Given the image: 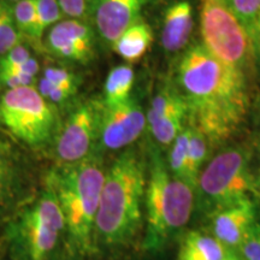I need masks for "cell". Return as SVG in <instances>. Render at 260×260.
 I'll return each mask as SVG.
<instances>
[{
	"instance_id": "obj_1",
	"label": "cell",
	"mask_w": 260,
	"mask_h": 260,
	"mask_svg": "<svg viewBox=\"0 0 260 260\" xmlns=\"http://www.w3.org/2000/svg\"><path fill=\"white\" fill-rule=\"evenodd\" d=\"M177 84L188 110V124L211 145L235 135L249 111L245 74L228 67L203 45H194L177 67Z\"/></svg>"
},
{
	"instance_id": "obj_2",
	"label": "cell",
	"mask_w": 260,
	"mask_h": 260,
	"mask_svg": "<svg viewBox=\"0 0 260 260\" xmlns=\"http://www.w3.org/2000/svg\"><path fill=\"white\" fill-rule=\"evenodd\" d=\"M147 176L139 155L126 151L106 171L95 219V240L123 245L142 223Z\"/></svg>"
},
{
	"instance_id": "obj_3",
	"label": "cell",
	"mask_w": 260,
	"mask_h": 260,
	"mask_svg": "<svg viewBox=\"0 0 260 260\" xmlns=\"http://www.w3.org/2000/svg\"><path fill=\"white\" fill-rule=\"evenodd\" d=\"M106 171L95 158L51 174L52 188L63 212L68 239L86 252L95 240V219Z\"/></svg>"
},
{
	"instance_id": "obj_4",
	"label": "cell",
	"mask_w": 260,
	"mask_h": 260,
	"mask_svg": "<svg viewBox=\"0 0 260 260\" xmlns=\"http://www.w3.org/2000/svg\"><path fill=\"white\" fill-rule=\"evenodd\" d=\"M195 189L177 178L160 158L152 159L145 191V246L158 249L189 222Z\"/></svg>"
},
{
	"instance_id": "obj_5",
	"label": "cell",
	"mask_w": 260,
	"mask_h": 260,
	"mask_svg": "<svg viewBox=\"0 0 260 260\" xmlns=\"http://www.w3.org/2000/svg\"><path fill=\"white\" fill-rule=\"evenodd\" d=\"M10 243L22 260H51L68 236L63 212L48 186L19 211L9 229Z\"/></svg>"
},
{
	"instance_id": "obj_6",
	"label": "cell",
	"mask_w": 260,
	"mask_h": 260,
	"mask_svg": "<svg viewBox=\"0 0 260 260\" xmlns=\"http://www.w3.org/2000/svg\"><path fill=\"white\" fill-rule=\"evenodd\" d=\"M200 32L203 46L228 67L245 74L254 46L245 25L225 0H201Z\"/></svg>"
},
{
	"instance_id": "obj_7",
	"label": "cell",
	"mask_w": 260,
	"mask_h": 260,
	"mask_svg": "<svg viewBox=\"0 0 260 260\" xmlns=\"http://www.w3.org/2000/svg\"><path fill=\"white\" fill-rule=\"evenodd\" d=\"M253 190L248 153L241 147L224 148L214 155L200 171L195 186V193L210 212L251 197Z\"/></svg>"
},
{
	"instance_id": "obj_8",
	"label": "cell",
	"mask_w": 260,
	"mask_h": 260,
	"mask_svg": "<svg viewBox=\"0 0 260 260\" xmlns=\"http://www.w3.org/2000/svg\"><path fill=\"white\" fill-rule=\"evenodd\" d=\"M0 124L19 141L40 146L53 135L56 113L32 86L6 89L0 98Z\"/></svg>"
},
{
	"instance_id": "obj_9",
	"label": "cell",
	"mask_w": 260,
	"mask_h": 260,
	"mask_svg": "<svg viewBox=\"0 0 260 260\" xmlns=\"http://www.w3.org/2000/svg\"><path fill=\"white\" fill-rule=\"evenodd\" d=\"M100 106L84 103L71 112L57 140L56 153L65 167L90 158L95 139L99 138Z\"/></svg>"
},
{
	"instance_id": "obj_10",
	"label": "cell",
	"mask_w": 260,
	"mask_h": 260,
	"mask_svg": "<svg viewBox=\"0 0 260 260\" xmlns=\"http://www.w3.org/2000/svg\"><path fill=\"white\" fill-rule=\"evenodd\" d=\"M146 126V113L132 98L118 105L100 107L99 140L109 151H118L134 144Z\"/></svg>"
},
{
	"instance_id": "obj_11",
	"label": "cell",
	"mask_w": 260,
	"mask_h": 260,
	"mask_svg": "<svg viewBox=\"0 0 260 260\" xmlns=\"http://www.w3.org/2000/svg\"><path fill=\"white\" fill-rule=\"evenodd\" d=\"M256 218L255 203L251 197L243 198L211 212V234L226 248L237 249Z\"/></svg>"
},
{
	"instance_id": "obj_12",
	"label": "cell",
	"mask_w": 260,
	"mask_h": 260,
	"mask_svg": "<svg viewBox=\"0 0 260 260\" xmlns=\"http://www.w3.org/2000/svg\"><path fill=\"white\" fill-rule=\"evenodd\" d=\"M146 0H95L94 19L104 40L113 44L130 25L140 21Z\"/></svg>"
},
{
	"instance_id": "obj_13",
	"label": "cell",
	"mask_w": 260,
	"mask_h": 260,
	"mask_svg": "<svg viewBox=\"0 0 260 260\" xmlns=\"http://www.w3.org/2000/svg\"><path fill=\"white\" fill-rule=\"evenodd\" d=\"M48 46L65 59L86 63L93 54V35L89 27L76 19L59 22L51 29Z\"/></svg>"
},
{
	"instance_id": "obj_14",
	"label": "cell",
	"mask_w": 260,
	"mask_h": 260,
	"mask_svg": "<svg viewBox=\"0 0 260 260\" xmlns=\"http://www.w3.org/2000/svg\"><path fill=\"white\" fill-rule=\"evenodd\" d=\"M193 25V9L189 2L181 0L169 6L164 15L160 37L164 50L175 53L186 48Z\"/></svg>"
},
{
	"instance_id": "obj_15",
	"label": "cell",
	"mask_w": 260,
	"mask_h": 260,
	"mask_svg": "<svg viewBox=\"0 0 260 260\" xmlns=\"http://www.w3.org/2000/svg\"><path fill=\"white\" fill-rule=\"evenodd\" d=\"M228 249L212 234L189 232L182 239L177 260H223Z\"/></svg>"
},
{
	"instance_id": "obj_16",
	"label": "cell",
	"mask_w": 260,
	"mask_h": 260,
	"mask_svg": "<svg viewBox=\"0 0 260 260\" xmlns=\"http://www.w3.org/2000/svg\"><path fill=\"white\" fill-rule=\"evenodd\" d=\"M152 40L153 34L151 27L144 21H138L122 32L121 37L112 44V47L123 59L134 63L145 56Z\"/></svg>"
},
{
	"instance_id": "obj_17",
	"label": "cell",
	"mask_w": 260,
	"mask_h": 260,
	"mask_svg": "<svg viewBox=\"0 0 260 260\" xmlns=\"http://www.w3.org/2000/svg\"><path fill=\"white\" fill-rule=\"evenodd\" d=\"M188 124V110L186 102L170 110L155 121L148 123L147 126L155 141L164 147H170L178 134Z\"/></svg>"
},
{
	"instance_id": "obj_18",
	"label": "cell",
	"mask_w": 260,
	"mask_h": 260,
	"mask_svg": "<svg viewBox=\"0 0 260 260\" xmlns=\"http://www.w3.org/2000/svg\"><path fill=\"white\" fill-rule=\"evenodd\" d=\"M135 74L129 65H118L107 75L104 87V105H118L130 99Z\"/></svg>"
},
{
	"instance_id": "obj_19",
	"label": "cell",
	"mask_w": 260,
	"mask_h": 260,
	"mask_svg": "<svg viewBox=\"0 0 260 260\" xmlns=\"http://www.w3.org/2000/svg\"><path fill=\"white\" fill-rule=\"evenodd\" d=\"M189 125V124H188ZM190 126V125H189ZM211 144L209 140L200 132L190 126L189 145H188V165H187V180L188 183L195 189L197 180L200 171L203 170L207 162L210 153Z\"/></svg>"
},
{
	"instance_id": "obj_20",
	"label": "cell",
	"mask_w": 260,
	"mask_h": 260,
	"mask_svg": "<svg viewBox=\"0 0 260 260\" xmlns=\"http://www.w3.org/2000/svg\"><path fill=\"white\" fill-rule=\"evenodd\" d=\"M190 126L187 124L170 146L168 168L171 174L177 178L188 182L187 165H188V145H189Z\"/></svg>"
},
{
	"instance_id": "obj_21",
	"label": "cell",
	"mask_w": 260,
	"mask_h": 260,
	"mask_svg": "<svg viewBox=\"0 0 260 260\" xmlns=\"http://www.w3.org/2000/svg\"><path fill=\"white\" fill-rule=\"evenodd\" d=\"M253 39L260 22V0H225Z\"/></svg>"
},
{
	"instance_id": "obj_22",
	"label": "cell",
	"mask_w": 260,
	"mask_h": 260,
	"mask_svg": "<svg viewBox=\"0 0 260 260\" xmlns=\"http://www.w3.org/2000/svg\"><path fill=\"white\" fill-rule=\"evenodd\" d=\"M12 14L16 27L34 39L38 25L37 0H19Z\"/></svg>"
},
{
	"instance_id": "obj_23",
	"label": "cell",
	"mask_w": 260,
	"mask_h": 260,
	"mask_svg": "<svg viewBox=\"0 0 260 260\" xmlns=\"http://www.w3.org/2000/svg\"><path fill=\"white\" fill-rule=\"evenodd\" d=\"M38 25L35 31V40L40 41L44 32L61 17V11L58 0H37Z\"/></svg>"
},
{
	"instance_id": "obj_24",
	"label": "cell",
	"mask_w": 260,
	"mask_h": 260,
	"mask_svg": "<svg viewBox=\"0 0 260 260\" xmlns=\"http://www.w3.org/2000/svg\"><path fill=\"white\" fill-rule=\"evenodd\" d=\"M19 34L16 27L14 14L10 9L0 17V54L8 53L10 50L17 46Z\"/></svg>"
},
{
	"instance_id": "obj_25",
	"label": "cell",
	"mask_w": 260,
	"mask_h": 260,
	"mask_svg": "<svg viewBox=\"0 0 260 260\" xmlns=\"http://www.w3.org/2000/svg\"><path fill=\"white\" fill-rule=\"evenodd\" d=\"M243 260H260V218L258 217L236 249Z\"/></svg>"
},
{
	"instance_id": "obj_26",
	"label": "cell",
	"mask_w": 260,
	"mask_h": 260,
	"mask_svg": "<svg viewBox=\"0 0 260 260\" xmlns=\"http://www.w3.org/2000/svg\"><path fill=\"white\" fill-rule=\"evenodd\" d=\"M44 79L61 88L76 92V77L69 70L60 69V68H47L44 73Z\"/></svg>"
},
{
	"instance_id": "obj_27",
	"label": "cell",
	"mask_w": 260,
	"mask_h": 260,
	"mask_svg": "<svg viewBox=\"0 0 260 260\" xmlns=\"http://www.w3.org/2000/svg\"><path fill=\"white\" fill-rule=\"evenodd\" d=\"M38 90L48 103L52 104V105H53V104H61L67 102L69 98H71L75 94L73 90L61 88V87H58L56 84L50 83L48 81L45 80L44 77L39 81Z\"/></svg>"
},
{
	"instance_id": "obj_28",
	"label": "cell",
	"mask_w": 260,
	"mask_h": 260,
	"mask_svg": "<svg viewBox=\"0 0 260 260\" xmlns=\"http://www.w3.org/2000/svg\"><path fill=\"white\" fill-rule=\"evenodd\" d=\"M30 57V52L28 48L22 46V45H17L12 50H10L8 53L3 54V57L0 58V73L14 69Z\"/></svg>"
},
{
	"instance_id": "obj_29",
	"label": "cell",
	"mask_w": 260,
	"mask_h": 260,
	"mask_svg": "<svg viewBox=\"0 0 260 260\" xmlns=\"http://www.w3.org/2000/svg\"><path fill=\"white\" fill-rule=\"evenodd\" d=\"M35 83V77L29 75L8 71V73H0V84L6 87V89L21 88V87H29Z\"/></svg>"
},
{
	"instance_id": "obj_30",
	"label": "cell",
	"mask_w": 260,
	"mask_h": 260,
	"mask_svg": "<svg viewBox=\"0 0 260 260\" xmlns=\"http://www.w3.org/2000/svg\"><path fill=\"white\" fill-rule=\"evenodd\" d=\"M10 189H11V182H10L9 168L3 152L0 151V209L4 206L6 199L9 198Z\"/></svg>"
},
{
	"instance_id": "obj_31",
	"label": "cell",
	"mask_w": 260,
	"mask_h": 260,
	"mask_svg": "<svg viewBox=\"0 0 260 260\" xmlns=\"http://www.w3.org/2000/svg\"><path fill=\"white\" fill-rule=\"evenodd\" d=\"M87 0H58L63 14L70 16L73 18L82 17L86 12Z\"/></svg>"
},
{
	"instance_id": "obj_32",
	"label": "cell",
	"mask_w": 260,
	"mask_h": 260,
	"mask_svg": "<svg viewBox=\"0 0 260 260\" xmlns=\"http://www.w3.org/2000/svg\"><path fill=\"white\" fill-rule=\"evenodd\" d=\"M253 46H254V53L256 56L260 57V22L256 27V30L254 32V37L252 39Z\"/></svg>"
},
{
	"instance_id": "obj_33",
	"label": "cell",
	"mask_w": 260,
	"mask_h": 260,
	"mask_svg": "<svg viewBox=\"0 0 260 260\" xmlns=\"http://www.w3.org/2000/svg\"><path fill=\"white\" fill-rule=\"evenodd\" d=\"M223 260H243V259L236 249H228L226 254L224 256Z\"/></svg>"
},
{
	"instance_id": "obj_34",
	"label": "cell",
	"mask_w": 260,
	"mask_h": 260,
	"mask_svg": "<svg viewBox=\"0 0 260 260\" xmlns=\"http://www.w3.org/2000/svg\"><path fill=\"white\" fill-rule=\"evenodd\" d=\"M8 9H9V8L4 4V3L0 2V17H2L3 14H4V12H5Z\"/></svg>"
},
{
	"instance_id": "obj_35",
	"label": "cell",
	"mask_w": 260,
	"mask_h": 260,
	"mask_svg": "<svg viewBox=\"0 0 260 260\" xmlns=\"http://www.w3.org/2000/svg\"><path fill=\"white\" fill-rule=\"evenodd\" d=\"M259 146H260V133H259Z\"/></svg>"
},
{
	"instance_id": "obj_36",
	"label": "cell",
	"mask_w": 260,
	"mask_h": 260,
	"mask_svg": "<svg viewBox=\"0 0 260 260\" xmlns=\"http://www.w3.org/2000/svg\"><path fill=\"white\" fill-rule=\"evenodd\" d=\"M14 2H19V0H14Z\"/></svg>"
}]
</instances>
